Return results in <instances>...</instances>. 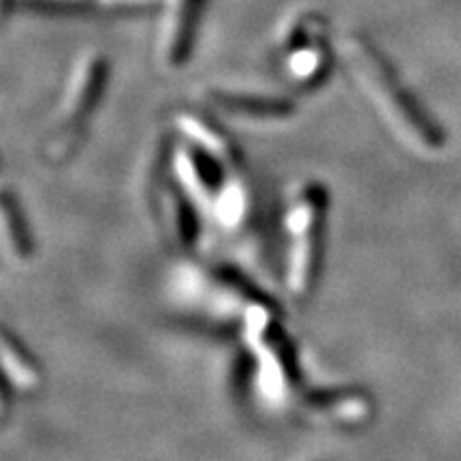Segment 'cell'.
<instances>
[{"mask_svg":"<svg viewBox=\"0 0 461 461\" xmlns=\"http://www.w3.org/2000/svg\"><path fill=\"white\" fill-rule=\"evenodd\" d=\"M333 50L338 51L361 95L403 148L420 157H429L440 149V132L420 112L393 67L370 39L357 32H344L336 39Z\"/></svg>","mask_w":461,"mask_h":461,"instance_id":"1","label":"cell"},{"mask_svg":"<svg viewBox=\"0 0 461 461\" xmlns=\"http://www.w3.org/2000/svg\"><path fill=\"white\" fill-rule=\"evenodd\" d=\"M107 75L109 62L101 51H86L77 58L56 112V122L43 140V157L51 163H65L82 146L90 115L105 90Z\"/></svg>","mask_w":461,"mask_h":461,"instance_id":"2","label":"cell"},{"mask_svg":"<svg viewBox=\"0 0 461 461\" xmlns=\"http://www.w3.org/2000/svg\"><path fill=\"white\" fill-rule=\"evenodd\" d=\"M327 214V190L316 182H305L286 210V288L295 299L312 293L321 267V238Z\"/></svg>","mask_w":461,"mask_h":461,"instance_id":"3","label":"cell"},{"mask_svg":"<svg viewBox=\"0 0 461 461\" xmlns=\"http://www.w3.org/2000/svg\"><path fill=\"white\" fill-rule=\"evenodd\" d=\"M244 338L258 367V389L274 403H286L297 393V370L291 339L282 330L276 310L257 297L246 308Z\"/></svg>","mask_w":461,"mask_h":461,"instance_id":"4","label":"cell"},{"mask_svg":"<svg viewBox=\"0 0 461 461\" xmlns=\"http://www.w3.org/2000/svg\"><path fill=\"white\" fill-rule=\"evenodd\" d=\"M276 50L282 58V71L293 86L312 88L321 84L331 62L325 17L312 9L285 17L276 32Z\"/></svg>","mask_w":461,"mask_h":461,"instance_id":"5","label":"cell"},{"mask_svg":"<svg viewBox=\"0 0 461 461\" xmlns=\"http://www.w3.org/2000/svg\"><path fill=\"white\" fill-rule=\"evenodd\" d=\"M160 5H163V17L158 24L157 56L160 65L176 71L193 51L203 0H163Z\"/></svg>","mask_w":461,"mask_h":461,"instance_id":"6","label":"cell"},{"mask_svg":"<svg viewBox=\"0 0 461 461\" xmlns=\"http://www.w3.org/2000/svg\"><path fill=\"white\" fill-rule=\"evenodd\" d=\"M299 408L316 420L359 425L372 417V397L361 389H316L299 395Z\"/></svg>","mask_w":461,"mask_h":461,"instance_id":"7","label":"cell"},{"mask_svg":"<svg viewBox=\"0 0 461 461\" xmlns=\"http://www.w3.org/2000/svg\"><path fill=\"white\" fill-rule=\"evenodd\" d=\"M207 103L224 118H233L244 124L282 122L295 112V107L285 99L230 90H210L207 92Z\"/></svg>","mask_w":461,"mask_h":461,"instance_id":"8","label":"cell"},{"mask_svg":"<svg viewBox=\"0 0 461 461\" xmlns=\"http://www.w3.org/2000/svg\"><path fill=\"white\" fill-rule=\"evenodd\" d=\"M176 126L203 152V157L222 167L224 171H235L240 167L241 157L238 146L212 118L194 112H180L176 115Z\"/></svg>","mask_w":461,"mask_h":461,"instance_id":"9","label":"cell"},{"mask_svg":"<svg viewBox=\"0 0 461 461\" xmlns=\"http://www.w3.org/2000/svg\"><path fill=\"white\" fill-rule=\"evenodd\" d=\"M158 221L169 246L176 250H188L197 235V222H194L193 210H190V197L186 199L180 188L171 184H163V193L158 197Z\"/></svg>","mask_w":461,"mask_h":461,"instance_id":"10","label":"cell"},{"mask_svg":"<svg viewBox=\"0 0 461 461\" xmlns=\"http://www.w3.org/2000/svg\"><path fill=\"white\" fill-rule=\"evenodd\" d=\"M3 372L7 383L22 393H34L43 384V370L32 355L28 353L20 339H15L9 331H3Z\"/></svg>","mask_w":461,"mask_h":461,"instance_id":"11","label":"cell"},{"mask_svg":"<svg viewBox=\"0 0 461 461\" xmlns=\"http://www.w3.org/2000/svg\"><path fill=\"white\" fill-rule=\"evenodd\" d=\"M0 221H3V250L14 263H24L32 255V240L28 230L26 218L22 214L20 203L11 197L9 190L3 194L0 207Z\"/></svg>","mask_w":461,"mask_h":461,"instance_id":"12","label":"cell"},{"mask_svg":"<svg viewBox=\"0 0 461 461\" xmlns=\"http://www.w3.org/2000/svg\"><path fill=\"white\" fill-rule=\"evenodd\" d=\"M214 214L221 224H238L248 210L246 186L240 177H227L218 188L214 203Z\"/></svg>","mask_w":461,"mask_h":461,"instance_id":"13","label":"cell"},{"mask_svg":"<svg viewBox=\"0 0 461 461\" xmlns=\"http://www.w3.org/2000/svg\"><path fill=\"white\" fill-rule=\"evenodd\" d=\"M24 3L50 5V7H95V9H101V0H24Z\"/></svg>","mask_w":461,"mask_h":461,"instance_id":"14","label":"cell"}]
</instances>
